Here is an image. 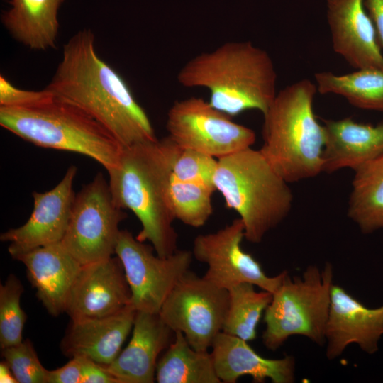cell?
Instances as JSON below:
<instances>
[{"mask_svg":"<svg viewBox=\"0 0 383 383\" xmlns=\"http://www.w3.org/2000/svg\"><path fill=\"white\" fill-rule=\"evenodd\" d=\"M168 136L182 149H190L220 159L251 148L255 131L237 123L202 98L175 101L167 112Z\"/></svg>","mask_w":383,"mask_h":383,"instance_id":"obj_11","label":"cell"},{"mask_svg":"<svg viewBox=\"0 0 383 383\" xmlns=\"http://www.w3.org/2000/svg\"><path fill=\"white\" fill-rule=\"evenodd\" d=\"M211 349L216 372L221 382L235 383L243 376H250L256 383L267 379L272 383L295 381L296 360L293 356L264 357L248 341L223 331L216 337Z\"/></svg>","mask_w":383,"mask_h":383,"instance_id":"obj_20","label":"cell"},{"mask_svg":"<svg viewBox=\"0 0 383 383\" xmlns=\"http://www.w3.org/2000/svg\"><path fill=\"white\" fill-rule=\"evenodd\" d=\"M139 241L131 232L121 230L115 250L131 292V305L136 311L159 313L168 295L189 270L192 251L177 250L168 257L154 254L152 245Z\"/></svg>","mask_w":383,"mask_h":383,"instance_id":"obj_10","label":"cell"},{"mask_svg":"<svg viewBox=\"0 0 383 383\" xmlns=\"http://www.w3.org/2000/svg\"><path fill=\"white\" fill-rule=\"evenodd\" d=\"M0 382L18 383L11 370L4 360L0 362Z\"/></svg>","mask_w":383,"mask_h":383,"instance_id":"obj_35","label":"cell"},{"mask_svg":"<svg viewBox=\"0 0 383 383\" xmlns=\"http://www.w3.org/2000/svg\"><path fill=\"white\" fill-rule=\"evenodd\" d=\"M174 335L159 313L136 311L128 345L111 364L102 366L119 383H152L159 356Z\"/></svg>","mask_w":383,"mask_h":383,"instance_id":"obj_17","label":"cell"},{"mask_svg":"<svg viewBox=\"0 0 383 383\" xmlns=\"http://www.w3.org/2000/svg\"><path fill=\"white\" fill-rule=\"evenodd\" d=\"M174 338L159 358L155 374L158 383H221L211 353L194 349L182 333Z\"/></svg>","mask_w":383,"mask_h":383,"instance_id":"obj_24","label":"cell"},{"mask_svg":"<svg viewBox=\"0 0 383 383\" xmlns=\"http://www.w3.org/2000/svg\"><path fill=\"white\" fill-rule=\"evenodd\" d=\"M316 86L309 79L277 93L263 114V144L260 151L287 183L314 177L323 172L325 131L313 113Z\"/></svg>","mask_w":383,"mask_h":383,"instance_id":"obj_4","label":"cell"},{"mask_svg":"<svg viewBox=\"0 0 383 383\" xmlns=\"http://www.w3.org/2000/svg\"><path fill=\"white\" fill-rule=\"evenodd\" d=\"M0 125L38 147L88 156L107 171L118 165L123 150L97 120L53 94L26 106H0Z\"/></svg>","mask_w":383,"mask_h":383,"instance_id":"obj_5","label":"cell"},{"mask_svg":"<svg viewBox=\"0 0 383 383\" xmlns=\"http://www.w3.org/2000/svg\"><path fill=\"white\" fill-rule=\"evenodd\" d=\"M314 77L321 94H337L357 108L383 111V70L360 69L343 75L320 72Z\"/></svg>","mask_w":383,"mask_h":383,"instance_id":"obj_25","label":"cell"},{"mask_svg":"<svg viewBox=\"0 0 383 383\" xmlns=\"http://www.w3.org/2000/svg\"><path fill=\"white\" fill-rule=\"evenodd\" d=\"M82 357V383H119V381L102 365L88 359Z\"/></svg>","mask_w":383,"mask_h":383,"instance_id":"obj_33","label":"cell"},{"mask_svg":"<svg viewBox=\"0 0 383 383\" xmlns=\"http://www.w3.org/2000/svg\"><path fill=\"white\" fill-rule=\"evenodd\" d=\"M255 287L243 282L228 289V307L223 328V332L248 342L256 338L257 326L272 298V293L257 291Z\"/></svg>","mask_w":383,"mask_h":383,"instance_id":"obj_26","label":"cell"},{"mask_svg":"<svg viewBox=\"0 0 383 383\" xmlns=\"http://www.w3.org/2000/svg\"><path fill=\"white\" fill-rule=\"evenodd\" d=\"M354 172L348 216L364 234L383 230V153Z\"/></svg>","mask_w":383,"mask_h":383,"instance_id":"obj_23","label":"cell"},{"mask_svg":"<svg viewBox=\"0 0 383 383\" xmlns=\"http://www.w3.org/2000/svg\"><path fill=\"white\" fill-rule=\"evenodd\" d=\"M382 337L383 305L369 308L333 283L326 332V357L336 359L351 344L373 355Z\"/></svg>","mask_w":383,"mask_h":383,"instance_id":"obj_15","label":"cell"},{"mask_svg":"<svg viewBox=\"0 0 383 383\" xmlns=\"http://www.w3.org/2000/svg\"><path fill=\"white\" fill-rule=\"evenodd\" d=\"M323 172L354 171L383 153V122L373 126L350 117L324 120Z\"/></svg>","mask_w":383,"mask_h":383,"instance_id":"obj_21","label":"cell"},{"mask_svg":"<svg viewBox=\"0 0 383 383\" xmlns=\"http://www.w3.org/2000/svg\"><path fill=\"white\" fill-rule=\"evenodd\" d=\"M82 360L74 357L61 367L48 370L47 383H82Z\"/></svg>","mask_w":383,"mask_h":383,"instance_id":"obj_32","label":"cell"},{"mask_svg":"<svg viewBox=\"0 0 383 383\" xmlns=\"http://www.w3.org/2000/svg\"><path fill=\"white\" fill-rule=\"evenodd\" d=\"M177 79L188 88L209 91V104L231 118L250 109L264 114L276 92L272 58L250 41L226 42L192 57Z\"/></svg>","mask_w":383,"mask_h":383,"instance_id":"obj_3","label":"cell"},{"mask_svg":"<svg viewBox=\"0 0 383 383\" xmlns=\"http://www.w3.org/2000/svg\"><path fill=\"white\" fill-rule=\"evenodd\" d=\"M333 269L309 265L301 277L287 272L265 311L262 343L275 351L289 338L301 335L318 345L326 344Z\"/></svg>","mask_w":383,"mask_h":383,"instance_id":"obj_7","label":"cell"},{"mask_svg":"<svg viewBox=\"0 0 383 383\" xmlns=\"http://www.w3.org/2000/svg\"><path fill=\"white\" fill-rule=\"evenodd\" d=\"M52 94L42 91H28L13 86L4 75L0 76V106H26L50 97Z\"/></svg>","mask_w":383,"mask_h":383,"instance_id":"obj_31","label":"cell"},{"mask_svg":"<svg viewBox=\"0 0 383 383\" xmlns=\"http://www.w3.org/2000/svg\"><path fill=\"white\" fill-rule=\"evenodd\" d=\"M77 168L70 166L61 181L45 192H33L34 206L22 226L2 233L12 257L47 245L60 243L67 231L75 198L73 182Z\"/></svg>","mask_w":383,"mask_h":383,"instance_id":"obj_13","label":"cell"},{"mask_svg":"<svg viewBox=\"0 0 383 383\" xmlns=\"http://www.w3.org/2000/svg\"><path fill=\"white\" fill-rule=\"evenodd\" d=\"M216 191L244 226L245 238L260 243L289 214L293 195L288 183L260 150L248 148L218 159Z\"/></svg>","mask_w":383,"mask_h":383,"instance_id":"obj_6","label":"cell"},{"mask_svg":"<svg viewBox=\"0 0 383 383\" xmlns=\"http://www.w3.org/2000/svg\"><path fill=\"white\" fill-rule=\"evenodd\" d=\"M23 287L21 281L10 274L0 285V346L5 348L20 343L26 321V314L21 306Z\"/></svg>","mask_w":383,"mask_h":383,"instance_id":"obj_28","label":"cell"},{"mask_svg":"<svg viewBox=\"0 0 383 383\" xmlns=\"http://www.w3.org/2000/svg\"><path fill=\"white\" fill-rule=\"evenodd\" d=\"M245 238L240 218L214 233L197 235L193 243V257L207 265L204 277L214 285L228 289L248 282L262 290L274 293L287 271L274 277L265 274L261 265L241 248Z\"/></svg>","mask_w":383,"mask_h":383,"instance_id":"obj_12","label":"cell"},{"mask_svg":"<svg viewBox=\"0 0 383 383\" xmlns=\"http://www.w3.org/2000/svg\"><path fill=\"white\" fill-rule=\"evenodd\" d=\"M13 259L26 267L36 296L52 316L65 312L70 290L82 265L61 243L41 246Z\"/></svg>","mask_w":383,"mask_h":383,"instance_id":"obj_18","label":"cell"},{"mask_svg":"<svg viewBox=\"0 0 383 383\" xmlns=\"http://www.w3.org/2000/svg\"><path fill=\"white\" fill-rule=\"evenodd\" d=\"M364 4L375 27L381 47H383V0H364Z\"/></svg>","mask_w":383,"mask_h":383,"instance_id":"obj_34","label":"cell"},{"mask_svg":"<svg viewBox=\"0 0 383 383\" xmlns=\"http://www.w3.org/2000/svg\"><path fill=\"white\" fill-rule=\"evenodd\" d=\"M127 218L114 202L101 172L75 195L68 227L60 242L82 265L115 254L119 224Z\"/></svg>","mask_w":383,"mask_h":383,"instance_id":"obj_8","label":"cell"},{"mask_svg":"<svg viewBox=\"0 0 383 383\" xmlns=\"http://www.w3.org/2000/svg\"><path fill=\"white\" fill-rule=\"evenodd\" d=\"M364 6V0H327L333 49L357 70H383L381 45Z\"/></svg>","mask_w":383,"mask_h":383,"instance_id":"obj_16","label":"cell"},{"mask_svg":"<svg viewBox=\"0 0 383 383\" xmlns=\"http://www.w3.org/2000/svg\"><path fill=\"white\" fill-rule=\"evenodd\" d=\"M181 149L168 135L138 143L123 148L118 165L107 171L115 204L131 210L141 223L135 238L150 242L155 253L163 257L178 250L170 184Z\"/></svg>","mask_w":383,"mask_h":383,"instance_id":"obj_2","label":"cell"},{"mask_svg":"<svg viewBox=\"0 0 383 383\" xmlns=\"http://www.w3.org/2000/svg\"><path fill=\"white\" fill-rule=\"evenodd\" d=\"M90 114L124 147L155 140L152 123L123 78L102 60L89 29L64 45L54 75L45 88Z\"/></svg>","mask_w":383,"mask_h":383,"instance_id":"obj_1","label":"cell"},{"mask_svg":"<svg viewBox=\"0 0 383 383\" xmlns=\"http://www.w3.org/2000/svg\"><path fill=\"white\" fill-rule=\"evenodd\" d=\"M213 189L205 185L182 182L172 176L170 201L174 218L190 227L203 226L213 213Z\"/></svg>","mask_w":383,"mask_h":383,"instance_id":"obj_27","label":"cell"},{"mask_svg":"<svg viewBox=\"0 0 383 383\" xmlns=\"http://www.w3.org/2000/svg\"><path fill=\"white\" fill-rule=\"evenodd\" d=\"M218 159L194 150L181 149L172 167L174 179L205 185L216 191L213 177Z\"/></svg>","mask_w":383,"mask_h":383,"instance_id":"obj_30","label":"cell"},{"mask_svg":"<svg viewBox=\"0 0 383 383\" xmlns=\"http://www.w3.org/2000/svg\"><path fill=\"white\" fill-rule=\"evenodd\" d=\"M65 0H10L1 17L4 28L18 42L34 50L56 47L58 10Z\"/></svg>","mask_w":383,"mask_h":383,"instance_id":"obj_22","label":"cell"},{"mask_svg":"<svg viewBox=\"0 0 383 383\" xmlns=\"http://www.w3.org/2000/svg\"><path fill=\"white\" fill-rule=\"evenodd\" d=\"M135 314L130 304L109 316L71 320L60 343L61 350L70 358L82 357L101 365H109L121 351Z\"/></svg>","mask_w":383,"mask_h":383,"instance_id":"obj_19","label":"cell"},{"mask_svg":"<svg viewBox=\"0 0 383 383\" xmlns=\"http://www.w3.org/2000/svg\"><path fill=\"white\" fill-rule=\"evenodd\" d=\"M1 350L18 383H47L48 370L40 362L30 340H22Z\"/></svg>","mask_w":383,"mask_h":383,"instance_id":"obj_29","label":"cell"},{"mask_svg":"<svg viewBox=\"0 0 383 383\" xmlns=\"http://www.w3.org/2000/svg\"><path fill=\"white\" fill-rule=\"evenodd\" d=\"M131 292L120 259L82 265L70 290L65 312L71 320L114 315L131 304Z\"/></svg>","mask_w":383,"mask_h":383,"instance_id":"obj_14","label":"cell"},{"mask_svg":"<svg viewBox=\"0 0 383 383\" xmlns=\"http://www.w3.org/2000/svg\"><path fill=\"white\" fill-rule=\"evenodd\" d=\"M228 292L190 270L179 279L159 314L174 331L183 333L195 350L208 351L223 331Z\"/></svg>","mask_w":383,"mask_h":383,"instance_id":"obj_9","label":"cell"}]
</instances>
